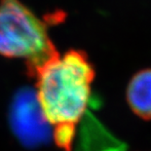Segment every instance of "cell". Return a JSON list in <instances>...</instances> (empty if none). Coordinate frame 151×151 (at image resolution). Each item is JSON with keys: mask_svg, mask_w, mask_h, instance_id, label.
Wrapping results in <instances>:
<instances>
[{"mask_svg": "<svg viewBox=\"0 0 151 151\" xmlns=\"http://www.w3.org/2000/svg\"><path fill=\"white\" fill-rule=\"evenodd\" d=\"M21 0H0V56L25 60L29 74L58 53L48 22Z\"/></svg>", "mask_w": 151, "mask_h": 151, "instance_id": "7a4b0ae2", "label": "cell"}, {"mask_svg": "<svg viewBox=\"0 0 151 151\" xmlns=\"http://www.w3.org/2000/svg\"><path fill=\"white\" fill-rule=\"evenodd\" d=\"M9 118L15 136L25 146L36 147L53 137V129L41 109L35 90L22 89L15 95Z\"/></svg>", "mask_w": 151, "mask_h": 151, "instance_id": "3957f363", "label": "cell"}, {"mask_svg": "<svg viewBox=\"0 0 151 151\" xmlns=\"http://www.w3.org/2000/svg\"><path fill=\"white\" fill-rule=\"evenodd\" d=\"M41 109L53 129V139L63 151H71L77 124L88 106L94 68L86 54L59 52L32 72Z\"/></svg>", "mask_w": 151, "mask_h": 151, "instance_id": "6da1fadb", "label": "cell"}, {"mask_svg": "<svg viewBox=\"0 0 151 151\" xmlns=\"http://www.w3.org/2000/svg\"><path fill=\"white\" fill-rule=\"evenodd\" d=\"M126 96L134 114L143 120H151V68L140 70L132 77Z\"/></svg>", "mask_w": 151, "mask_h": 151, "instance_id": "277c9868", "label": "cell"}]
</instances>
